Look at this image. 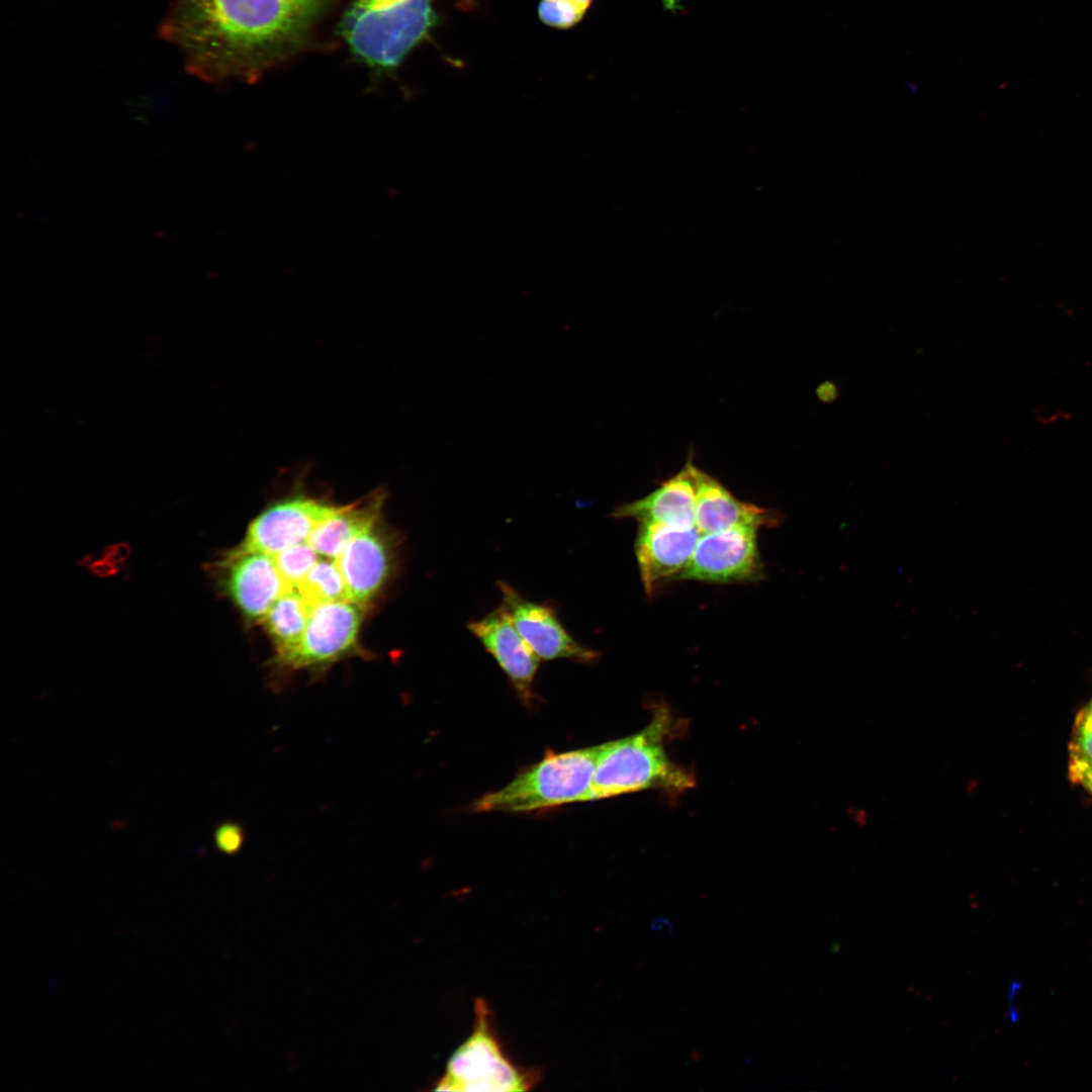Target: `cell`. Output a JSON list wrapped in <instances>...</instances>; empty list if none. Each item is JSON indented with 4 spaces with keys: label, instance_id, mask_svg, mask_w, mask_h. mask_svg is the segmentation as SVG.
Masks as SVG:
<instances>
[{
    "label": "cell",
    "instance_id": "3957f363",
    "mask_svg": "<svg viewBox=\"0 0 1092 1092\" xmlns=\"http://www.w3.org/2000/svg\"><path fill=\"white\" fill-rule=\"evenodd\" d=\"M668 728L669 718L661 712L642 731L602 744L589 801L649 789L690 788L693 777L664 751Z\"/></svg>",
    "mask_w": 1092,
    "mask_h": 1092
},
{
    "label": "cell",
    "instance_id": "4316f807",
    "mask_svg": "<svg viewBox=\"0 0 1092 1092\" xmlns=\"http://www.w3.org/2000/svg\"><path fill=\"white\" fill-rule=\"evenodd\" d=\"M1085 709L1087 710V712H1088V713H1089V714L1091 715V717H1092V701H1091V703H1090V704H1089V705H1088L1087 707H1085Z\"/></svg>",
    "mask_w": 1092,
    "mask_h": 1092
},
{
    "label": "cell",
    "instance_id": "52a82bcc",
    "mask_svg": "<svg viewBox=\"0 0 1092 1092\" xmlns=\"http://www.w3.org/2000/svg\"><path fill=\"white\" fill-rule=\"evenodd\" d=\"M340 507L305 495L278 502L254 519L241 544L223 556L251 552L274 556L293 545L307 542L315 527Z\"/></svg>",
    "mask_w": 1092,
    "mask_h": 1092
},
{
    "label": "cell",
    "instance_id": "7402d4cb",
    "mask_svg": "<svg viewBox=\"0 0 1092 1092\" xmlns=\"http://www.w3.org/2000/svg\"><path fill=\"white\" fill-rule=\"evenodd\" d=\"M213 839L218 850L229 855L236 854L245 842L244 826L236 821H224L215 828Z\"/></svg>",
    "mask_w": 1092,
    "mask_h": 1092
},
{
    "label": "cell",
    "instance_id": "5bb4252c",
    "mask_svg": "<svg viewBox=\"0 0 1092 1092\" xmlns=\"http://www.w3.org/2000/svg\"><path fill=\"white\" fill-rule=\"evenodd\" d=\"M335 561L350 601L363 608L388 577L391 566L388 540L374 527L352 540Z\"/></svg>",
    "mask_w": 1092,
    "mask_h": 1092
},
{
    "label": "cell",
    "instance_id": "603a6c76",
    "mask_svg": "<svg viewBox=\"0 0 1092 1092\" xmlns=\"http://www.w3.org/2000/svg\"><path fill=\"white\" fill-rule=\"evenodd\" d=\"M818 395L825 402L834 401L838 396V389L834 382L825 381L818 387Z\"/></svg>",
    "mask_w": 1092,
    "mask_h": 1092
},
{
    "label": "cell",
    "instance_id": "d6986e66",
    "mask_svg": "<svg viewBox=\"0 0 1092 1092\" xmlns=\"http://www.w3.org/2000/svg\"><path fill=\"white\" fill-rule=\"evenodd\" d=\"M1069 751L1070 779L1081 785L1092 770V717L1085 708L1076 717Z\"/></svg>",
    "mask_w": 1092,
    "mask_h": 1092
},
{
    "label": "cell",
    "instance_id": "8fae6325",
    "mask_svg": "<svg viewBox=\"0 0 1092 1092\" xmlns=\"http://www.w3.org/2000/svg\"><path fill=\"white\" fill-rule=\"evenodd\" d=\"M635 553L645 592L679 576L689 564L701 536L696 525L638 523Z\"/></svg>",
    "mask_w": 1092,
    "mask_h": 1092
},
{
    "label": "cell",
    "instance_id": "cb8c5ba5",
    "mask_svg": "<svg viewBox=\"0 0 1092 1092\" xmlns=\"http://www.w3.org/2000/svg\"><path fill=\"white\" fill-rule=\"evenodd\" d=\"M304 1L307 2L308 4H310L311 6H313L314 8H316L317 10L322 11V12H323V10L325 8V5H326V0H304Z\"/></svg>",
    "mask_w": 1092,
    "mask_h": 1092
},
{
    "label": "cell",
    "instance_id": "484cf974",
    "mask_svg": "<svg viewBox=\"0 0 1092 1092\" xmlns=\"http://www.w3.org/2000/svg\"><path fill=\"white\" fill-rule=\"evenodd\" d=\"M578 1L581 2L583 5H585L587 8H589V6L592 5L594 0H578Z\"/></svg>",
    "mask_w": 1092,
    "mask_h": 1092
},
{
    "label": "cell",
    "instance_id": "7a4b0ae2",
    "mask_svg": "<svg viewBox=\"0 0 1092 1092\" xmlns=\"http://www.w3.org/2000/svg\"><path fill=\"white\" fill-rule=\"evenodd\" d=\"M435 1L355 0L342 18L341 34L374 75H389L438 24Z\"/></svg>",
    "mask_w": 1092,
    "mask_h": 1092
},
{
    "label": "cell",
    "instance_id": "30bf717a",
    "mask_svg": "<svg viewBox=\"0 0 1092 1092\" xmlns=\"http://www.w3.org/2000/svg\"><path fill=\"white\" fill-rule=\"evenodd\" d=\"M467 628L506 673L520 700L531 705L535 699L533 688L540 658L504 607L500 605L481 619L470 621Z\"/></svg>",
    "mask_w": 1092,
    "mask_h": 1092
},
{
    "label": "cell",
    "instance_id": "4fadbf2b",
    "mask_svg": "<svg viewBox=\"0 0 1092 1092\" xmlns=\"http://www.w3.org/2000/svg\"><path fill=\"white\" fill-rule=\"evenodd\" d=\"M696 482L695 523L700 534L722 531L734 526L775 527L783 516L736 498L716 478L693 467Z\"/></svg>",
    "mask_w": 1092,
    "mask_h": 1092
},
{
    "label": "cell",
    "instance_id": "9a60e30c",
    "mask_svg": "<svg viewBox=\"0 0 1092 1092\" xmlns=\"http://www.w3.org/2000/svg\"><path fill=\"white\" fill-rule=\"evenodd\" d=\"M694 463L684 468L646 496L617 507L612 516L632 518L640 522L666 524L695 523L696 482Z\"/></svg>",
    "mask_w": 1092,
    "mask_h": 1092
},
{
    "label": "cell",
    "instance_id": "6da1fadb",
    "mask_svg": "<svg viewBox=\"0 0 1092 1092\" xmlns=\"http://www.w3.org/2000/svg\"><path fill=\"white\" fill-rule=\"evenodd\" d=\"M321 14L303 0H171L162 33L198 78L252 82L296 54Z\"/></svg>",
    "mask_w": 1092,
    "mask_h": 1092
},
{
    "label": "cell",
    "instance_id": "277c9868",
    "mask_svg": "<svg viewBox=\"0 0 1092 1092\" xmlns=\"http://www.w3.org/2000/svg\"><path fill=\"white\" fill-rule=\"evenodd\" d=\"M602 745L548 752L500 790L478 799L476 812L521 813L589 801Z\"/></svg>",
    "mask_w": 1092,
    "mask_h": 1092
},
{
    "label": "cell",
    "instance_id": "9c48e42d",
    "mask_svg": "<svg viewBox=\"0 0 1092 1092\" xmlns=\"http://www.w3.org/2000/svg\"><path fill=\"white\" fill-rule=\"evenodd\" d=\"M497 587L502 606L540 659L563 658L586 663L598 658V651L580 644L568 633L552 606L525 599L505 581H498Z\"/></svg>",
    "mask_w": 1092,
    "mask_h": 1092
},
{
    "label": "cell",
    "instance_id": "5b68a950",
    "mask_svg": "<svg viewBox=\"0 0 1092 1092\" xmlns=\"http://www.w3.org/2000/svg\"><path fill=\"white\" fill-rule=\"evenodd\" d=\"M470 1035L453 1052L437 1091L517 1092L532 1087L535 1075L506 1056L494 1033L487 1004L478 998Z\"/></svg>",
    "mask_w": 1092,
    "mask_h": 1092
},
{
    "label": "cell",
    "instance_id": "ac0fdd59",
    "mask_svg": "<svg viewBox=\"0 0 1092 1092\" xmlns=\"http://www.w3.org/2000/svg\"><path fill=\"white\" fill-rule=\"evenodd\" d=\"M297 590L310 607L350 601L341 570L330 558L318 560L300 581Z\"/></svg>",
    "mask_w": 1092,
    "mask_h": 1092
},
{
    "label": "cell",
    "instance_id": "e0dca14e",
    "mask_svg": "<svg viewBox=\"0 0 1092 1092\" xmlns=\"http://www.w3.org/2000/svg\"><path fill=\"white\" fill-rule=\"evenodd\" d=\"M310 609L297 589H288L276 600L261 620L275 642L277 665L298 647Z\"/></svg>",
    "mask_w": 1092,
    "mask_h": 1092
},
{
    "label": "cell",
    "instance_id": "2e32d148",
    "mask_svg": "<svg viewBox=\"0 0 1092 1092\" xmlns=\"http://www.w3.org/2000/svg\"><path fill=\"white\" fill-rule=\"evenodd\" d=\"M383 503V493L376 492L364 503L341 506L315 527L307 542L322 556L336 559L359 535L374 528Z\"/></svg>",
    "mask_w": 1092,
    "mask_h": 1092
},
{
    "label": "cell",
    "instance_id": "8992f818",
    "mask_svg": "<svg viewBox=\"0 0 1092 1092\" xmlns=\"http://www.w3.org/2000/svg\"><path fill=\"white\" fill-rule=\"evenodd\" d=\"M757 529L739 525L701 534L689 564L677 578L715 583L759 580L763 565Z\"/></svg>",
    "mask_w": 1092,
    "mask_h": 1092
},
{
    "label": "cell",
    "instance_id": "ffe728a7",
    "mask_svg": "<svg viewBox=\"0 0 1092 1092\" xmlns=\"http://www.w3.org/2000/svg\"><path fill=\"white\" fill-rule=\"evenodd\" d=\"M274 560L288 589H297L300 581L318 561L317 553L308 542L293 545L277 553Z\"/></svg>",
    "mask_w": 1092,
    "mask_h": 1092
},
{
    "label": "cell",
    "instance_id": "7c38bea8",
    "mask_svg": "<svg viewBox=\"0 0 1092 1092\" xmlns=\"http://www.w3.org/2000/svg\"><path fill=\"white\" fill-rule=\"evenodd\" d=\"M214 567L221 570L222 590L250 619L262 620L276 600L288 590L270 554L222 556Z\"/></svg>",
    "mask_w": 1092,
    "mask_h": 1092
},
{
    "label": "cell",
    "instance_id": "44dd1931",
    "mask_svg": "<svg viewBox=\"0 0 1092 1092\" xmlns=\"http://www.w3.org/2000/svg\"><path fill=\"white\" fill-rule=\"evenodd\" d=\"M587 9L578 0H540L537 13L543 24L568 29L582 20Z\"/></svg>",
    "mask_w": 1092,
    "mask_h": 1092
},
{
    "label": "cell",
    "instance_id": "ba28073f",
    "mask_svg": "<svg viewBox=\"0 0 1092 1092\" xmlns=\"http://www.w3.org/2000/svg\"><path fill=\"white\" fill-rule=\"evenodd\" d=\"M361 608L350 601L311 607L298 647L279 666L322 668L347 654L357 641Z\"/></svg>",
    "mask_w": 1092,
    "mask_h": 1092
},
{
    "label": "cell",
    "instance_id": "d4e9b609",
    "mask_svg": "<svg viewBox=\"0 0 1092 1092\" xmlns=\"http://www.w3.org/2000/svg\"><path fill=\"white\" fill-rule=\"evenodd\" d=\"M1092 794V770L1087 775L1082 784Z\"/></svg>",
    "mask_w": 1092,
    "mask_h": 1092
}]
</instances>
